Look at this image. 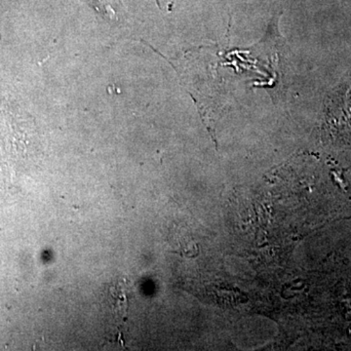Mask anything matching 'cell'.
I'll return each mask as SVG.
<instances>
[{
	"mask_svg": "<svg viewBox=\"0 0 351 351\" xmlns=\"http://www.w3.org/2000/svg\"><path fill=\"white\" fill-rule=\"evenodd\" d=\"M123 289H122L121 284L115 286V292L112 293L113 297H114L115 301H117V317H121L122 320L126 318V298L125 294H123Z\"/></svg>",
	"mask_w": 351,
	"mask_h": 351,
	"instance_id": "cell-1",
	"label": "cell"
}]
</instances>
